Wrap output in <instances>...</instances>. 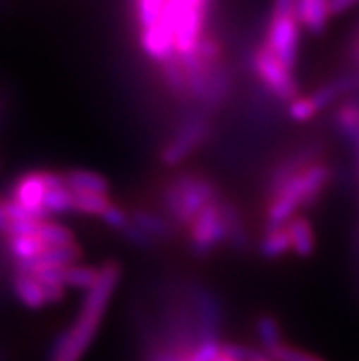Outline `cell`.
Here are the masks:
<instances>
[{
    "label": "cell",
    "mask_w": 359,
    "mask_h": 361,
    "mask_svg": "<svg viewBox=\"0 0 359 361\" xmlns=\"http://www.w3.org/2000/svg\"><path fill=\"white\" fill-rule=\"evenodd\" d=\"M11 286H13V292L18 301L23 302L26 308H30V310H41V308L48 305L44 288H42V284L33 275L15 271L13 279H11Z\"/></svg>",
    "instance_id": "cell-11"
},
{
    "label": "cell",
    "mask_w": 359,
    "mask_h": 361,
    "mask_svg": "<svg viewBox=\"0 0 359 361\" xmlns=\"http://www.w3.org/2000/svg\"><path fill=\"white\" fill-rule=\"evenodd\" d=\"M101 220H103L110 229H114V231H119V233H121L123 229L130 224V215H127L119 206L112 204V206L103 213Z\"/></svg>",
    "instance_id": "cell-29"
},
{
    "label": "cell",
    "mask_w": 359,
    "mask_h": 361,
    "mask_svg": "<svg viewBox=\"0 0 359 361\" xmlns=\"http://www.w3.org/2000/svg\"><path fill=\"white\" fill-rule=\"evenodd\" d=\"M231 72H229L226 66L219 64L217 70H214L213 78L209 81V87H207V92H205L204 99L200 101V109H204L205 112H214V110L219 109L222 105L224 101L229 97V92H231Z\"/></svg>",
    "instance_id": "cell-14"
},
{
    "label": "cell",
    "mask_w": 359,
    "mask_h": 361,
    "mask_svg": "<svg viewBox=\"0 0 359 361\" xmlns=\"http://www.w3.org/2000/svg\"><path fill=\"white\" fill-rule=\"evenodd\" d=\"M359 4V0H330V15L337 17V15H343L346 11H351L352 8Z\"/></svg>",
    "instance_id": "cell-32"
},
{
    "label": "cell",
    "mask_w": 359,
    "mask_h": 361,
    "mask_svg": "<svg viewBox=\"0 0 359 361\" xmlns=\"http://www.w3.org/2000/svg\"><path fill=\"white\" fill-rule=\"evenodd\" d=\"M228 224L224 220L219 198L193 220L191 228H189V250L198 259H205L220 244L228 243Z\"/></svg>",
    "instance_id": "cell-8"
},
{
    "label": "cell",
    "mask_w": 359,
    "mask_h": 361,
    "mask_svg": "<svg viewBox=\"0 0 359 361\" xmlns=\"http://www.w3.org/2000/svg\"><path fill=\"white\" fill-rule=\"evenodd\" d=\"M130 222L136 224L141 231H145L156 243H165L174 237V226L169 222L167 216L152 213L149 209H134L130 213Z\"/></svg>",
    "instance_id": "cell-13"
},
{
    "label": "cell",
    "mask_w": 359,
    "mask_h": 361,
    "mask_svg": "<svg viewBox=\"0 0 359 361\" xmlns=\"http://www.w3.org/2000/svg\"><path fill=\"white\" fill-rule=\"evenodd\" d=\"M73 195H75V192H73ZM112 204H114V202L110 200L109 195H99V192H78V195H75V207H73V213L101 219L103 213H105Z\"/></svg>",
    "instance_id": "cell-21"
},
{
    "label": "cell",
    "mask_w": 359,
    "mask_h": 361,
    "mask_svg": "<svg viewBox=\"0 0 359 361\" xmlns=\"http://www.w3.org/2000/svg\"><path fill=\"white\" fill-rule=\"evenodd\" d=\"M97 279H99V268H92V266L72 264L63 270V283L66 288L88 292L96 286Z\"/></svg>",
    "instance_id": "cell-19"
},
{
    "label": "cell",
    "mask_w": 359,
    "mask_h": 361,
    "mask_svg": "<svg viewBox=\"0 0 359 361\" xmlns=\"http://www.w3.org/2000/svg\"><path fill=\"white\" fill-rule=\"evenodd\" d=\"M273 361H324L323 357L314 356V354L300 350V348L291 347L288 343H281L268 354Z\"/></svg>",
    "instance_id": "cell-26"
},
{
    "label": "cell",
    "mask_w": 359,
    "mask_h": 361,
    "mask_svg": "<svg viewBox=\"0 0 359 361\" xmlns=\"http://www.w3.org/2000/svg\"><path fill=\"white\" fill-rule=\"evenodd\" d=\"M46 191H48V185L44 180V171H33L17 180L11 198H15L18 204H23L28 211H32L37 220H48L50 215L42 207Z\"/></svg>",
    "instance_id": "cell-9"
},
{
    "label": "cell",
    "mask_w": 359,
    "mask_h": 361,
    "mask_svg": "<svg viewBox=\"0 0 359 361\" xmlns=\"http://www.w3.org/2000/svg\"><path fill=\"white\" fill-rule=\"evenodd\" d=\"M359 87V75L358 73H345L339 78H334L327 81L324 85L314 90L308 96H299L291 103L286 105L288 118L296 123H308L319 112H323L336 101L351 94L352 90Z\"/></svg>",
    "instance_id": "cell-7"
},
{
    "label": "cell",
    "mask_w": 359,
    "mask_h": 361,
    "mask_svg": "<svg viewBox=\"0 0 359 361\" xmlns=\"http://www.w3.org/2000/svg\"><path fill=\"white\" fill-rule=\"evenodd\" d=\"M352 55H354V61L359 66V27H358V32H355L354 42H352Z\"/></svg>",
    "instance_id": "cell-34"
},
{
    "label": "cell",
    "mask_w": 359,
    "mask_h": 361,
    "mask_svg": "<svg viewBox=\"0 0 359 361\" xmlns=\"http://www.w3.org/2000/svg\"><path fill=\"white\" fill-rule=\"evenodd\" d=\"M250 68L257 81L268 92L269 96L275 97L281 103H291L300 96L299 85L293 78V70L277 59L264 44L257 46L250 55Z\"/></svg>",
    "instance_id": "cell-5"
},
{
    "label": "cell",
    "mask_w": 359,
    "mask_h": 361,
    "mask_svg": "<svg viewBox=\"0 0 359 361\" xmlns=\"http://www.w3.org/2000/svg\"><path fill=\"white\" fill-rule=\"evenodd\" d=\"M121 237L125 238L130 246L140 247V250H150V247H154L156 244H158L154 238H150L145 231H141V229L138 228L136 224H132V222L127 228L123 229Z\"/></svg>",
    "instance_id": "cell-28"
},
{
    "label": "cell",
    "mask_w": 359,
    "mask_h": 361,
    "mask_svg": "<svg viewBox=\"0 0 359 361\" xmlns=\"http://www.w3.org/2000/svg\"><path fill=\"white\" fill-rule=\"evenodd\" d=\"M219 200V189L204 174L180 173L162 191V207L169 222L178 229H189L205 207Z\"/></svg>",
    "instance_id": "cell-3"
},
{
    "label": "cell",
    "mask_w": 359,
    "mask_h": 361,
    "mask_svg": "<svg viewBox=\"0 0 359 361\" xmlns=\"http://www.w3.org/2000/svg\"><path fill=\"white\" fill-rule=\"evenodd\" d=\"M167 0H134V11L140 32H147L158 23Z\"/></svg>",
    "instance_id": "cell-25"
},
{
    "label": "cell",
    "mask_w": 359,
    "mask_h": 361,
    "mask_svg": "<svg viewBox=\"0 0 359 361\" xmlns=\"http://www.w3.org/2000/svg\"><path fill=\"white\" fill-rule=\"evenodd\" d=\"M8 247L17 261H30L41 255L48 246L39 235H23V237H9Z\"/></svg>",
    "instance_id": "cell-20"
},
{
    "label": "cell",
    "mask_w": 359,
    "mask_h": 361,
    "mask_svg": "<svg viewBox=\"0 0 359 361\" xmlns=\"http://www.w3.org/2000/svg\"><path fill=\"white\" fill-rule=\"evenodd\" d=\"M334 121H336L337 133L341 134L343 140L355 147V143L359 142V101L346 99L339 103Z\"/></svg>",
    "instance_id": "cell-16"
},
{
    "label": "cell",
    "mask_w": 359,
    "mask_h": 361,
    "mask_svg": "<svg viewBox=\"0 0 359 361\" xmlns=\"http://www.w3.org/2000/svg\"><path fill=\"white\" fill-rule=\"evenodd\" d=\"M119 281H121V268L118 262L109 261L101 266L96 286L85 292L75 323L55 336L48 348L46 361H81L85 357L99 332Z\"/></svg>",
    "instance_id": "cell-1"
},
{
    "label": "cell",
    "mask_w": 359,
    "mask_h": 361,
    "mask_svg": "<svg viewBox=\"0 0 359 361\" xmlns=\"http://www.w3.org/2000/svg\"><path fill=\"white\" fill-rule=\"evenodd\" d=\"M6 207V215H8L9 222H18V220H37L33 216L32 211H28L23 204H18L15 198H8L4 200Z\"/></svg>",
    "instance_id": "cell-31"
},
{
    "label": "cell",
    "mask_w": 359,
    "mask_h": 361,
    "mask_svg": "<svg viewBox=\"0 0 359 361\" xmlns=\"http://www.w3.org/2000/svg\"><path fill=\"white\" fill-rule=\"evenodd\" d=\"M291 252L290 233H288L286 226L273 229H264V235L259 243V253L264 259H279V257L286 255Z\"/></svg>",
    "instance_id": "cell-17"
},
{
    "label": "cell",
    "mask_w": 359,
    "mask_h": 361,
    "mask_svg": "<svg viewBox=\"0 0 359 361\" xmlns=\"http://www.w3.org/2000/svg\"><path fill=\"white\" fill-rule=\"evenodd\" d=\"M303 24L297 17V0H273L262 44L293 70L299 59Z\"/></svg>",
    "instance_id": "cell-4"
},
{
    "label": "cell",
    "mask_w": 359,
    "mask_h": 361,
    "mask_svg": "<svg viewBox=\"0 0 359 361\" xmlns=\"http://www.w3.org/2000/svg\"><path fill=\"white\" fill-rule=\"evenodd\" d=\"M42 207L48 211V215H68L73 213L75 207V195L66 185L57 189H48L44 195Z\"/></svg>",
    "instance_id": "cell-22"
},
{
    "label": "cell",
    "mask_w": 359,
    "mask_h": 361,
    "mask_svg": "<svg viewBox=\"0 0 359 361\" xmlns=\"http://www.w3.org/2000/svg\"><path fill=\"white\" fill-rule=\"evenodd\" d=\"M9 219L6 215V207H4V202L0 200V233L2 235H8V229H9Z\"/></svg>",
    "instance_id": "cell-33"
},
{
    "label": "cell",
    "mask_w": 359,
    "mask_h": 361,
    "mask_svg": "<svg viewBox=\"0 0 359 361\" xmlns=\"http://www.w3.org/2000/svg\"><path fill=\"white\" fill-rule=\"evenodd\" d=\"M39 237L44 240L48 247L75 244V235H73L72 229L59 224V222H51V220H42L41 228H39Z\"/></svg>",
    "instance_id": "cell-24"
},
{
    "label": "cell",
    "mask_w": 359,
    "mask_h": 361,
    "mask_svg": "<svg viewBox=\"0 0 359 361\" xmlns=\"http://www.w3.org/2000/svg\"><path fill=\"white\" fill-rule=\"evenodd\" d=\"M220 209H222L224 220H226V224H228V231H229V238L228 243L231 244L235 250L242 252L248 247V233H245L244 222H242V216L238 213V209L233 206L231 202L228 200H220Z\"/></svg>",
    "instance_id": "cell-18"
},
{
    "label": "cell",
    "mask_w": 359,
    "mask_h": 361,
    "mask_svg": "<svg viewBox=\"0 0 359 361\" xmlns=\"http://www.w3.org/2000/svg\"><path fill=\"white\" fill-rule=\"evenodd\" d=\"M214 361H237V360H233L231 356H228V354H224V353H220V356L217 357V360Z\"/></svg>",
    "instance_id": "cell-35"
},
{
    "label": "cell",
    "mask_w": 359,
    "mask_h": 361,
    "mask_svg": "<svg viewBox=\"0 0 359 361\" xmlns=\"http://www.w3.org/2000/svg\"><path fill=\"white\" fill-rule=\"evenodd\" d=\"M262 361H273V360H272V357H266V360H262Z\"/></svg>",
    "instance_id": "cell-36"
},
{
    "label": "cell",
    "mask_w": 359,
    "mask_h": 361,
    "mask_svg": "<svg viewBox=\"0 0 359 361\" xmlns=\"http://www.w3.org/2000/svg\"><path fill=\"white\" fill-rule=\"evenodd\" d=\"M297 17L306 32L321 35L330 20V0H297Z\"/></svg>",
    "instance_id": "cell-10"
},
{
    "label": "cell",
    "mask_w": 359,
    "mask_h": 361,
    "mask_svg": "<svg viewBox=\"0 0 359 361\" xmlns=\"http://www.w3.org/2000/svg\"><path fill=\"white\" fill-rule=\"evenodd\" d=\"M209 116V112L196 106L191 114L183 118L182 123L178 125L176 133L159 152V160L165 167H176L207 142L211 134Z\"/></svg>",
    "instance_id": "cell-6"
},
{
    "label": "cell",
    "mask_w": 359,
    "mask_h": 361,
    "mask_svg": "<svg viewBox=\"0 0 359 361\" xmlns=\"http://www.w3.org/2000/svg\"><path fill=\"white\" fill-rule=\"evenodd\" d=\"M255 330H257V336H259L260 348H262L266 354H269L273 348L279 347L281 343H284L281 325H279V321L273 316H268V314L260 316L259 319H257Z\"/></svg>",
    "instance_id": "cell-23"
},
{
    "label": "cell",
    "mask_w": 359,
    "mask_h": 361,
    "mask_svg": "<svg viewBox=\"0 0 359 361\" xmlns=\"http://www.w3.org/2000/svg\"><path fill=\"white\" fill-rule=\"evenodd\" d=\"M42 220H18V222H11L6 237H23V235H39V228H41Z\"/></svg>",
    "instance_id": "cell-30"
},
{
    "label": "cell",
    "mask_w": 359,
    "mask_h": 361,
    "mask_svg": "<svg viewBox=\"0 0 359 361\" xmlns=\"http://www.w3.org/2000/svg\"><path fill=\"white\" fill-rule=\"evenodd\" d=\"M222 353V341L211 339V341H200L193 348L189 361H214Z\"/></svg>",
    "instance_id": "cell-27"
},
{
    "label": "cell",
    "mask_w": 359,
    "mask_h": 361,
    "mask_svg": "<svg viewBox=\"0 0 359 361\" xmlns=\"http://www.w3.org/2000/svg\"><path fill=\"white\" fill-rule=\"evenodd\" d=\"M64 183L72 192H99V195H109L110 183L109 180L99 173L88 169H72L64 173Z\"/></svg>",
    "instance_id": "cell-15"
},
{
    "label": "cell",
    "mask_w": 359,
    "mask_h": 361,
    "mask_svg": "<svg viewBox=\"0 0 359 361\" xmlns=\"http://www.w3.org/2000/svg\"><path fill=\"white\" fill-rule=\"evenodd\" d=\"M332 180V167L321 160H315L306 169L296 174L290 182L272 198H268L264 229L286 226L300 209L315 206Z\"/></svg>",
    "instance_id": "cell-2"
},
{
    "label": "cell",
    "mask_w": 359,
    "mask_h": 361,
    "mask_svg": "<svg viewBox=\"0 0 359 361\" xmlns=\"http://www.w3.org/2000/svg\"><path fill=\"white\" fill-rule=\"evenodd\" d=\"M290 233L291 252L300 259H306L315 252V231L314 226L305 215H296L286 224Z\"/></svg>",
    "instance_id": "cell-12"
}]
</instances>
